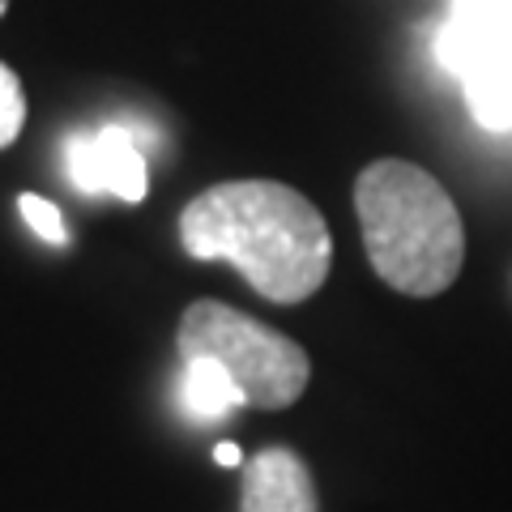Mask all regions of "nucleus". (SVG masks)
<instances>
[{"label": "nucleus", "mask_w": 512, "mask_h": 512, "mask_svg": "<svg viewBox=\"0 0 512 512\" xmlns=\"http://www.w3.org/2000/svg\"><path fill=\"white\" fill-rule=\"evenodd\" d=\"M192 261H231L269 303H303L333 269L329 222L299 188L278 180H222L180 214Z\"/></svg>", "instance_id": "nucleus-1"}, {"label": "nucleus", "mask_w": 512, "mask_h": 512, "mask_svg": "<svg viewBox=\"0 0 512 512\" xmlns=\"http://www.w3.org/2000/svg\"><path fill=\"white\" fill-rule=\"evenodd\" d=\"M355 214L372 269L410 299H436L466 265V222L419 163L376 158L355 180Z\"/></svg>", "instance_id": "nucleus-2"}, {"label": "nucleus", "mask_w": 512, "mask_h": 512, "mask_svg": "<svg viewBox=\"0 0 512 512\" xmlns=\"http://www.w3.org/2000/svg\"><path fill=\"white\" fill-rule=\"evenodd\" d=\"M180 359H214L227 367L244 406L256 410H286L295 406L312 380V359L295 338L269 329L265 320L231 308L218 299L188 303L175 329Z\"/></svg>", "instance_id": "nucleus-3"}, {"label": "nucleus", "mask_w": 512, "mask_h": 512, "mask_svg": "<svg viewBox=\"0 0 512 512\" xmlns=\"http://www.w3.org/2000/svg\"><path fill=\"white\" fill-rule=\"evenodd\" d=\"M444 69L466 86L470 116L508 133L512 128V0H453L448 26L436 43Z\"/></svg>", "instance_id": "nucleus-4"}, {"label": "nucleus", "mask_w": 512, "mask_h": 512, "mask_svg": "<svg viewBox=\"0 0 512 512\" xmlns=\"http://www.w3.org/2000/svg\"><path fill=\"white\" fill-rule=\"evenodd\" d=\"M64 171H69L73 188L82 192H111L128 205L146 201L150 188V171H146V154L133 141V133L120 124L99 128V133H73L64 141Z\"/></svg>", "instance_id": "nucleus-5"}, {"label": "nucleus", "mask_w": 512, "mask_h": 512, "mask_svg": "<svg viewBox=\"0 0 512 512\" xmlns=\"http://www.w3.org/2000/svg\"><path fill=\"white\" fill-rule=\"evenodd\" d=\"M239 508L244 512H316V487L308 466L291 448H265L244 466V487H239Z\"/></svg>", "instance_id": "nucleus-6"}, {"label": "nucleus", "mask_w": 512, "mask_h": 512, "mask_svg": "<svg viewBox=\"0 0 512 512\" xmlns=\"http://www.w3.org/2000/svg\"><path fill=\"white\" fill-rule=\"evenodd\" d=\"M180 402H184L188 414H197V419H222L227 410L244 406V393L235 389V380L227 376V367L222 363L192 359V363H184Z\"/></svg>", "instance_id": "nucleus-7"}, {"label": "nucleus", "mask_w": 512, "mask_h": 512, "mask_svg": "<svg viewBox=\"0 0 512 512\" xmlns=\"http://www.w3.org/2000/svg\"><path fill=\"white\" fill-rule=\"evenodd\" d=\"M26 124V90H22V77L0 60V150H9L18 141Z\"/></svg>", "instance_id": "nucleus-8"}, {"label": "nucleus", "mask_w": 512, "mask_h": 512, "mask_svg": "<svg viewBox=\"0 0 512 512\" xmlns=\"http://www.w3.org/2000/svg\"><path fill=\"white\" fill-rule=\"evenodd\" d=\"M18 210L22 218L30 222V231H35L39 239H47V244H69V231H64V218L60 210L47 197H39V192H22L18 197Z\"/></svg>", "instance_id": "nucleus-9"}, {"label": "nucleus", "mask_w": 512, "mask_h": 512, "mask_svg": "<svg viewBox=\"0 0 512 512\" xmlns=\"http://www.w3.org/2000/svg\"><path fill=\"white\" fill-rule=\"evenodd\" d=\"M214 461H218V466H239V461H244V453H239V444L222 440V444L214 448Z\"/></svg>", "instance_id": "nucleus-10"}, {"label": "nucleus", "mask_w": 512, "mask_h": 512, "mask_svg": "<svg viewBox=\"0 0 512 512\" xmlns=\"http://www.w3.org/2000/svg\"><path fill=\"white\" fill-rule=\"evenodd\" d=\"M5 9H9V0H0V18H5Z\"/></svg>", "instance_id": "nucleus-11"}]
</instances>
